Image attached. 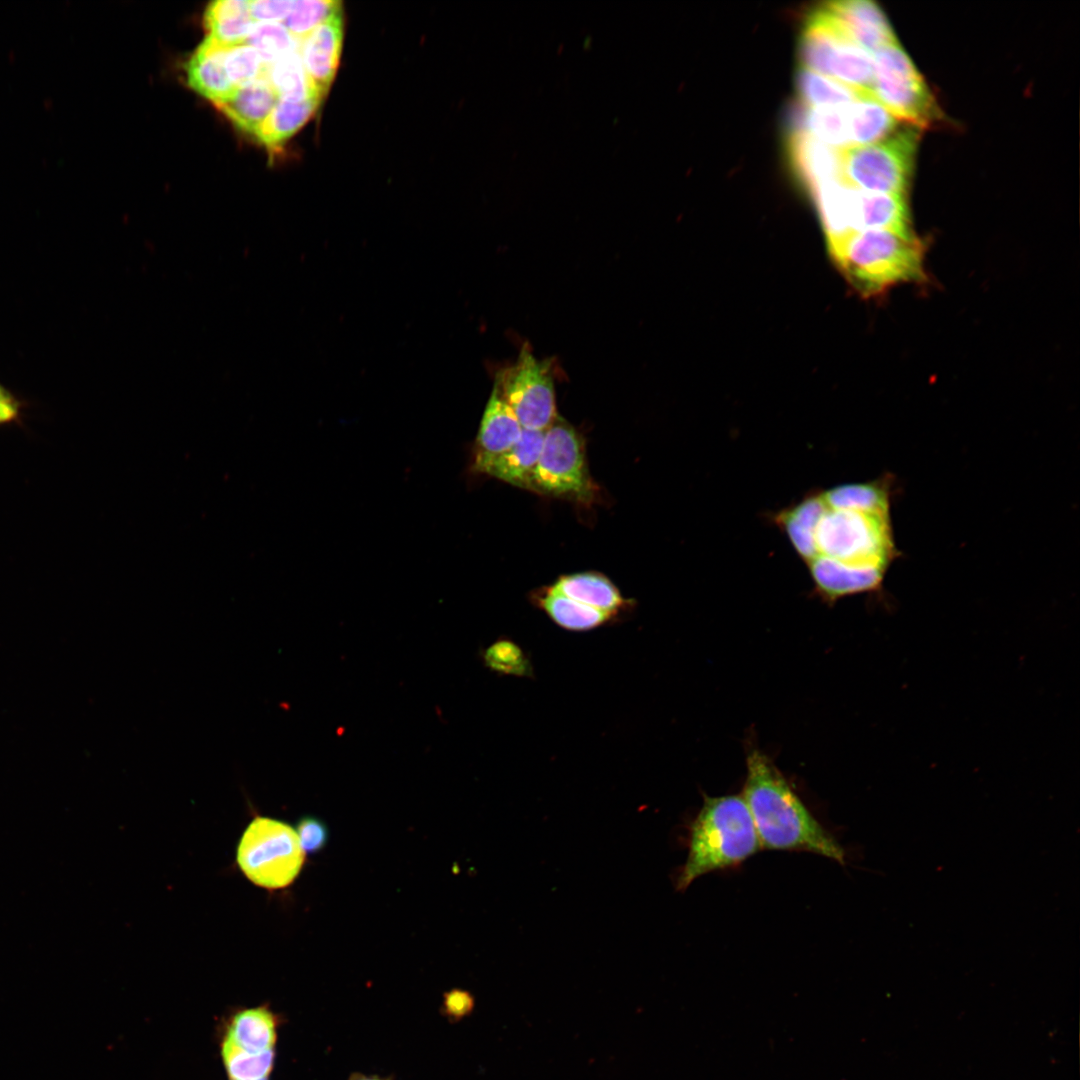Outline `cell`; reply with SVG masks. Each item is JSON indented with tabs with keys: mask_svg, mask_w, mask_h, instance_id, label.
I'll list each match as a JSON object with an SVG mask.
<instances>
[{
	"mask_svg": "<svg viewBox=\"0 0 1080 1080\" xmlns=\"http://www.w3.org/2000/svg\"><path fill=\"white\" fill-rule=\"evenodd\" d=\"M530 490L582 503H590L596 496L597 487L589 474L584 441L574 427L559 416L545 430Z\"/></svg>",
	"mask_w": 1080,
	"mask_h": 1080,
	"instance_id": "9c48e42d",
	"label": "cell"
},
{
	"mask_svg": "<svg viewBox=\"0 0 1080 1080\" xmlns=\"http://www.w3.org/2000/svg\"><path fill=\"white\" fill-rule=\"evenodd\" d=\"M294 1L291 0H258L250 1L249 9L253 21L279 22L289 15Z\"/></svg>",
	"mask_w": 1080,
	"mask_h": 1080,
	"instance_id": "d6a6232c",
	"label": "cell"
},
{
	"mask_svg": "<svg viewBox=\"0 0 1080 1080\" xmlns=\"http://www.w3.org/2000/svg\"><path fill=\"white\" fill-rule=\"evenodd\" d=\"M249 3L246 0L211 2L204 13L207 37L226 47L244 43L254 23Z\"/></svg>",
	"mask_w": 1080,
	"mask_h": 1080,
	"instance_id": "cb8c5ba5",
	"label": "cell"
},
{
	"mask_svg": "<svg viewBox=\"0 0 1080 1080\" xmlns=\"http://www.w3.org/2000/svg\"><path fill=\"white\" fill-rule=\"evenodd\" d=\"M236 861L242 873L255 885L269 890L281 889L298 876L304 863V851L297 832L289 824L256 816L239 841Z\"/></svg>",
	"mask_w": 1080,
	"mask_h": 1080,
	"instance_id": "ba28073f",
	"label": "cell"
},
{
	"mask_svg": "<svg viewBox=\"0 0 1080 1080\" xmlns=\"http://www.w3.org/2000/svg\"><path fill=\"white\" fill-rule=\"evenodd\" d=\"M522 433L523 427L495 384L480 423L475 459L490 458L505 452L521 438Z\"/></svg>",
	"mask_w": 1080,
	"mask_h": 1080,
	"instance_id": "ac0fdd59",
	"label": "cell"
},
{
	"mask_svg": "<svg viewBox=\"0 0 1080 1080\" xmlns=\"http://www.w3.org/2000/svg\"><path fill=\"white\" fill-rule=\"evenodd\" d=\"M565 596L618 618L628 609L618 588L605 576L592 572L560 577L552 586Z\"/></svg>",
	"mask_w": 1080,
	"mask_h": 1080,
	"instance_id": "44dd1931",
	"label": "cell"
},
{
	"mask_svg": "<svg viewBox=\"0 0 1080 1080\" xmlns=\"http://www.w3.org/2000/svg\"><path fill=\"white\" fill-rule=\"evenodd\" d=\"M484 664L493 672L502 675L533 678L534 669L525 650L512 639L501 637L490 644L482 653Z\"/></svg>",
	"mask_w": 1080,
	"mask_h": 1080,
	"instance_id": "f1b7e54d",
	"label": "cell"
},
{
	"mask_svg": "<svg viewBox=\"0 0 1080 1080\" xmlns=\"http://www.w3.org/2000/svg\"><path fill=\"white\" fill-rule=\"evenodd\" d=\"M746 765L742 796L761 848L810 852L845 864L843 847L811 814L774 763L752 748Z\"/></svg>",
	"mask_w": 1080,
	"mask_h": 1080,
	"instance_id": "7a4b0ae2",
	"label": "cell"
},
{
	"mask_svg": "<svg viewBox=\"0 0 1080 1080\" xmlns=\"http://www.w3.org/2000/svg\"><path fill=\"white\" fill-rule=\"evenodd\" d=\"M354 1080H382V1079H379V1078H376V1077H358L357 1079H354Z\"/></svg>",
	"mask_w": 1080,
	"mask_h": 1080,
	"instance_id": "e575fe53",
	"label": "cell"
},
{
	"mask_svg": "<svg viewBox=\"0 0 1080 1080\" xmlns=\"http://www.w3.org/2000/svg\"><path fill=\"white\" fill-rule=\"evenodd\" d=\"M920 136L909 125L877 143L842 149V181L863 192L907 195Z\"/></svg>",
	"mask_w": 1080,
	"mask_h": 1080,
	"instance_id": "52a82bcc",
	"label": "cell"
},
{
	"mask_svg": "<svg viewBox=\"0 0 1080 1080\" xmlns=\"http://www.w3.org/2000/svg\"><path fill=\"white\" fill-rule=\"evenodd\" d=\"M823 490L829 500L841 506L889 515L890 493L887 479L846 483Z\"/></svg>",
	"mask_w": 1080,
	"mask_h": 1080,
	"instance_id": "4316f807",
	"label": "cell"
},
{
	"mask_svg": "<svg viewBox=\"0 0 1080 1080\" xmlns=\"http://www.w3.org/2000/svg\"><path fill=\"white\" fill-rule=\"evenodd\" d=\"M794 80L798 101L810 107L843 106L865 94H871L858 91L803 67L796 70Z\"/></svg>",
	"mask_w": 1080,
	"mask_h": 1080,
	"instance_id": "d4e9b609",
	"label": "cell"
},
{
	"mask_svg": "<svg viewBox=\"0 0 1080 1080\" xmlns=\"http://www.w3.org/2000/svg\"><path fill=\"white\" fill-rule=\"evenodd\" d=\"M279 1018L266 1004L234 1009L218 1029L227 1080H270Z\"/></svg>",
	"mask_w": 1080,
	"mask_h": 1080,
	"instance_id": "5b68a950",
	"label": "cell"
},
{
	"mask_svg": "<svg viewBox=\"0 0 1080 1080\" xmlns=\"http://www.w3.org/2000/svg\"><path fill=\"white\" fill-rule=\"evenodd\" d=\"M342 2L335 0H297L294 1L283 25L298 40H302L313 29L342 10Z\"/></svg>",
	"mask_w": 1080,
	"mask_h": 1080,
	"instance_id": "f546056e",
	"label": "cell"
},
{
	"mask_svg": "<svg viewBox=\"0 0 1080 1080\" xmlns=\"http://www.w3.org/2000/svg\"><path fill=\"white\" fill-rule=\"evenodd\" d=\"M551 621L571 632H587L614 623L617 618L573 600L552 586L539 591L533 598Z\"/></svg>",
	"mask_w": 1080,
	"mask_h": 1080,
	"instance_id": "ffe728a7",
	"label": "cell"
},
{
	"mask_svg": "<svg viewBox=\"0 0 1080 1080\" xmlns=\"http://www.w3.org/2000/svg\"><path fill=\"white\" fill-rule=\"evenodd\" d=\"M768 517L806 565L816 595L829 605L878 591L897 555L889 515L841 506L823 489Z\"/></svg>",
	"mask_w": 1080,
	"mask_h": 1080,
	"instance_id": "6da1fadb",
	"label": "cell"
},
{
	"mask_svg": "<svg viewBox=\"0 0 1080 1080\" xmlns=\"http://www.w3.org/2000/svg\"><path fill=\"white\" fill-rule=\"evenodd\" d=\"M544 435L545 431L523 429L521 438L511 448L494 457L475 459L473 469L530 490Z\"/></svg>",
	"mask_w": 1080,
	"mask_h": 1080,
	"instance_id": "9a60e30c",
	"label": "cell"
},
{
	"mask_svg": "<svg viewBox=\"0 0 1080 1080\" xmlns=\"http://www.w3.org/2000/svg\"><path fill=\"white\" fill-rule=\"evenodd\" d=\"M785 147L794 177L808 192L822 183L842 180V149L807 133H787Z\"/></svg>",
	"mask_w": 1080,
	"mask_h": 1080,
	"instance_id": "4fadbf2b",
	"label": "cell"
},
{
	"mask_svg": "<svg viewBox=\"0 0 1080 1080\" xmlns=\"http://www.w3.org/2000/svg\"><path fill=\"white\" fill-rule=\"evenodd\" d=\"M761 849L742 795H703V805L689 826L688 854L674 880L685 891L709 872L736 866Z\"/></svg>",
	"mask_w": 1080,
	"mask_h": 1080,
	"instance_id": "3957f363",
	"label": "cell"
},
{
	"mask_svg": "<svg viewBox=\"0 0 1080 1080\" xmlns=\"http://www.w3.org/2000/svg\"><path fill=\"white\" fill-rule=\"evenodd\" d=\"M872 59L871 94L898 121L919 130L946 121L936 96L899 42L875 51Z\"/></svg>",
	"mask_w": 1080,
	"mask_h": 1080,
	"instance_id": "8992f818",
	"label": "cell"
},
{
	"mask_svg": "<svg viewBox=\"0 0 1080 1080\" xmlns=\"http://www.w3.org/2000/svg\"><path fill=\"white\" fill-rule=\"evenodd\" d=\"M844 32L860 47L875 52L898 43L883 10L869 0H842L822 3Z\"/></svg>",
	"mask_w": 1080,
	"mask_h": 1080,
	"instance_id": "7c38bea8",
	"label": "cell"
},
{
	"mask_svg": "<svg viewBox=\"0 0 1080 1080\" xmlns=\"http://www.w3.org/2000/svg\"><path fill=\"white\" fill-rule=\"evenodd\" d=\"M226 48L206 37L185 64L189 87L213 104L234 90L224 65Z\"/></svg>",
	"mask_w": 1080,
	"mask_h": 1080,
	"instance_id": "d6986e66",
	"label": "cell"
},
{
	"mask_svg": "<svg viewBox=\"0 0 1080 1080\" xmlns=\"http://www.w3.org/2000/svg\"><path fill=\"white\" fill-rule=\"evenodd\" d=\"M300 41L279 22L253 23L244 43L252 46L266 66L299 49Z\"/></svg>",
	"mask_w": 1080,
	"mask_h": 1080,
	"instance_id": "83f0119b",
	"label": "cell"
},
{
	"mask_svg": "<svg viewBox=\"0 0 1080 1080\" xmlns=\"http://www.w3.org/2000/svg\"><path fill=\"white\" fill-rule=\"evenodd\" d=\"M277 101V94L264 76L234 88L227 97L214 105L237 128L255 136Z\"/></svg>",
	"mask_w": 1080,
	"mask_h": 1080,
	"instance_id": "2e32d148",
	"label": "cell"
},
{
	"mask_svg": "<svg viewBox=\"0 0 1080 1080\" xmlns=\"http://www.w3.org/2000/svg\"><path fill=\"white\" fill-rule=\"evenodd\" d=\"M224 65L234 88L264 77L267 68L257 51L246 43L228 46L224 55Z\"/></svg>",
	"mask_w": 1080,
	"mask_h": 1080,
	"instance_id": "4dcf8cb0",
	"label": "cell"
},
{
	"mask_svg": "<svg viewBox=\"0 0 1080 1080\" xmlns=\"http://www.w3.org/2000/svg\"><path fill=\"white\" fill-rule=\"evenodd\" d=\"M265 76L278 100L300 102L311 97L321 98L307 76L299 49L268 65Z\"/></svg>",
	"mask_w": 1080,
	"mask_h": 1080,
	"instance_id": "484cf974",
	"label": "cell"
},
{
	"mask_svg": "<svg viewBox=\"0 0 1080 1080\" xmlns=\"http://www.w3.org/2000/svg\"><path fill=\"white\" fill-rule=\"evenodd\" d=\"M297 835L303 851L315 853L324 847L328 834L324 823L312 816H306L298 822Z\"/></svg>",
	"mask_w": 1080,
	"mask_h": 1080,
	"instance_id": "1f68e13d",
	"label": "cell"
},
{
	"mask_svg": "<svg viewBox=\"0 0 1080 1080\" xmlns=\"http://www.w3.org/2000/svg\"><path fill=\"white\" fill-rule=\"evenodd\" d=\"M856 218L858 231L884 230L904 237L916 236L912 228L907 195L858 190Z\"/></svg>",
	"mask_w": 1080,
	"mask_h": 1080,
	"instance_id": "e0dca14e",
	"label": "cell"
},
{
	"mask_svg": "<svg viewBox=\"0 0 1080 1080\" xmlns=\"http://www.w3.org/2000/svg\"><path fill=\"white\" fill-rule=\"evenodd\" d=\"M523 429L545 431L556 419L551 362L538 360L524 344L516 361L501 370L496 382Z\"/></svg>",
	"mask_w": 1080,
	"mask_h": 1080,
	"instance_id": "30bf717a",
	"label": "cell"
},
{
	"mask_svg": "<svg viewBox=\"0 0 1080 1080\" xmlns=\"http://www.w3.org/2000/svg\"><path fill=\"white\" fill-rule=\"evenodd\" d=\"M25 401L0 383V427L22 422Z\"/></svg>",
	"mask_w": 1080,
	"mask_h": 1080,
	"instance_id": "836d02e7",
	"label": "cell"
},
{
	"mask_svg": "<svg viewBox=\"0 0 1080 1080\" xmlns=\"http://www.w3.org/2000/svg\"><path fill=\"white\" fill-rule=\"evenodd\" d=\"M849 282L863 296H875L900 283L926 280L924 246L917 236L863 230L831 252Z\"/></svg>",
	"mask_w": 1080,
	"mask_h": 1080,
	"instance_id": "277c9868",
	"label": "cell"
},
{
	"mask_svg": "<svg viewBox=\"0 0 1080 1080\" xmlns=\"http://www.w3.org/2000/svg\"><path fill=\"white\" fill-rule=\"evenodd\" d=\"M809 193L818 209L831 253L858 232L857 189L842 180H833L815 186Z\"/></svg>",
	"mask_w": 1080,
	"mask_h": 1080,
	"instance_id": "5bb4252c",
	"label": "cell"
},
{
	"mask_svg": "<svg viewBox=\"0 0 1080 1080\" xmlns=\"http://www.w3.org/2000/svg\"><path fill=\"white\" fill-rule=\"evenodd\" d=\"M850 147L882 141L898 129V120L872 94L848 106Z\"/></svg>",
	"mask_w": 1080,
	"mask_h": 1080,
	"instance_id": "603a6c76",
	"label": "cell"
},
{
	"mask_svg": "<svg viewBox=\"0 0 1080 1080\" xmlns=\"http://www.w3.org/2000/svg\"><path fill=\"white\" fill-rule=\"evenodd\" d=\"M343 9L333 14L300 41V55L307 76L322 99L335 78L341 57Z\"/></svg>",
	"mask_w": 1080,
	"mask_h": 1080,
	"instance_id": "8fae6325",
	"label": "cell"
},
{
	"mask_svg": "<svg viewBox=\"0 0 1080 1080\" xmlns=\"http://www.w3.org/2000/svg\"><path fill=\"white\" fill-rule=\"evenodd\" d=\"M322 99L311 97L300 102L278 100L255 137L270 153L291 138L315 114Z\"/></svg>",
	"mask_w": 1080,
	"mask_h": 1080,
	"instance_id": "7402d4cb",
	"label": "cell"
}]
</instances>
